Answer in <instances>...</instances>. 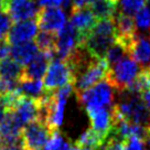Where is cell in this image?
<instances>
[{
  "label": "cell",
  "instance_id": "cell-1",
  "mask_svg": "<svg viewBox=\"0 0 150 150\" xmlns=\"http://www.w3.org/2000/svg\"><path fill=\"white\" fill-rule=\"evenodd\" d=\"M116 40V27L114 18L100 19L94 24L81 47L96 59H105L108 47Z\"/></svg>",
  "mask_w": 150,
  "mask_h": 150
},
{
  "label": "cell",
  "instance_id": "cell-2",
  "mask_svg": "<svg viewBox=\"0 0 150 150\" xmlns=\"http://www.w3.org/2000/svg\"><path fill=\"white\" fill-rule=\"evenodd\" d=\"M116 89L107 81H100L82 93L76 94L79 103L85 108H112L116 102Z\"/></svg>",
  "mask_w": 150,
  "mask_h": 150
},
{
  "label": "cell",
  "instance_id": "cell-3",
  "mask_svg": "<svg viewBox=\"0 0 150 150\" xmlns=\"http://www.w3.org/2000/svg\"><path fill=\"white\" fill-rule=\"evenodd\" d=\"M109 65L105 59L92 57L74 75L75 94L82 93L107 77Z\"/></svg>",
  "mask_w": 150,
  "mask_h": 150
},
{
  "label": "cell",
  "instance_id": "cell-4",
  "mask_svg": "<svg viewBox=\"0 0 150 150\" xmlns=\"http://www.w3.org/2000/svg\"><path fill=\"white\" fill-rule=\"evenodd\" d=\"M140 72V67L129 55L122 57L115 64L109 66L107 81L114 88L119 92L126 91L136 80L137 75Z\"/></svg>",
  "mask_w": 150,
  "mask_h": 150
},
{
  "label": "cell",
  "instance_id": "cell-5",
  "mask_svg": "<svg viewBox=\"0 0 150 150\" xmlns=\"http://www.w3.org/2000/svg\"><path fill=\"white\" fill-rule=\"evenodd\" d=\"M66 84H74V74L71 65L65 60L53 59L43 76V88L52 92Z\"/></svg>",
  "mask_w": 150,
  "mask_h": 150
},
{
  "label": "cell",
  "instance_id": "cell-6",
  "mask_svg": "<svg viewBox=\"0 0 150 150\" xmlns=\"http://www.w3.org/2000/svg\"><path fill=\"white\" fill-rule=\"evenodd\" d=\"M52 131L45 122L33 120L22 128V144L28 150H43Z\"/></svg>",
  "mask_w": 150,
  "mask_h": 150
},
{
  "label": "cell",
  "instance_id": "cell-7",
  "mask_svg": "<svg viewBox=\"0 0 150 150\" xmlns=\"http://www.w3.org/2000/svg\"><path fill=\"white\" fill-rule=\"evenodd\" d=\"M79 47H81L79 34L69 22L56 33L55 56L66 60Z\"/></svg>",
  "mask_w": 150,
  "mask_h": 150
},
{
  "label": "cell",
  "instance_id": "cell-8",
  "mask_svg": "<svg viewBox=\"0 0 150 150\" xmlns=\"http://www.w3.org/2000/svg\"><path fill=\"white\" fill-rule=\"evenodd\" d=\"M137 34L127 45V53L142 69L150 67V31Z\"/></svg>",
  "mask_w": 150,
  "mask_h": 150
},
{
  "label": "cell",
  "instance_id": "cell-9",
  "mask_svg": "<svg viewBox=\"0 0 150 150\" xmlns=\"http://www.w3.org/2000/svg\"><path fill=\"white\" fill-rule=\"evenodd\" d=\"M38 27L41 30L57 33L66 24V14L59 7H44L37 14Z\"/></svg>",
  "mask_w": 150,
  "mask_h": 150
},
{
  "label": "cell",
  "instance_id": "cell-10",
  "mask_svg": "<svg viewBox=\"0 0 150 150\" xmlns=\"http://www.w3.org/2000/svg\"><path fill=\"white\" fill-rule=\"evenodd\" d=\"M39 10L37 0H5L4 6V11L14 22L35 18Z\"/></svg>",
  "mask_w": 150,
  "mask_h": 150
},
{
  "label": "cell",
  "instance_id": "cell-11",
  "mask_svg": "<svg viewBox=\"0 0 150 150\" xmlns=\"http://www.w3.org/2000/svg\"><path fill=\"white\" fill-rule=\"evenodd\" d=\"M96 21L97 20L93 14V12L91 11L88 6L71 9L70 23L72 24V27L75 29V31L79 34L81 45H82V42L86 38V35L93 29Z\"/></svg>",
  "mask_w": 150,
  "mask_h": 150
},
{
  "label": "cell",
  "instance_id": "cell-12",
  "mask_svg": "<svg viewBox=\"0 0 150 150\" xmlns=\"http://www.w3.org/2000/svg\"><path fill=\"white\" fill-rule=\"evenodd\" d=\"M22 125L18 122L12 110H6L0 122V145H13L22 142Z\"/></svg>",
  "mask_w": 150,
  "mask_h": 150
},
{
  "label": "cell",
  "instance_id": "cell-13",
  "mask_svg": "<svg viewBox=\"0 0 150 150\" xmlns=\"http://www.w3.org/2000/svg\"><path fill=\"white\" fill-rule=\"evenodd\" d=\"M86 112L92 124V128L107 138L114 128L112 108H87Z\"/></svg>",
  "mask_w": 150,
  "mask_h": 150
},
{
  "label": "cell",
  "instance_id": "cell-14",
  "mask_svg": "<svg viewBox=\"0 0 150 150\" xmlns=\"http://www.w3.org/2000/svg\"><path fill=\"white\" fill-rule=\"evenodd\" d=\"M38 31H39V27H38L37 20L34 19L17 21L13 25H11L6 40L10 44L31 41L35 38Z\"/></svg>",
  "mask_w": 150,
  "mask_h": 150
},
{
  "label": "cell",
  "instance_id": "cell-15",
  "mask_svg": "<svg viewBox=\"0 0 150 150\" xmlns=\"http://www.w3.org/2000/svg\"><path fill=\"white\" fill-rule=\"evenodd\" d=\"M12 112L22 127L33 120H37L39 118V104L37 98L22 95L18 103L16 104Z\"/></svg>",
  "mask_w": 150,
  "mask_h": 150
},
{
  "label": "cell",
  "instance_id": "cell-16",
  "mask_svg": "<svg viewBox=\"0 0 150 150\" xmlns=\"http://www.w3.org/2000/svg\"><path fill=\"white\" fill-rule=\"evenodd\" d=\"M53 60L47 53L39 52L31 62L22 69L20 80H42L47 72L49 62Z\"/></svg>",
  "mask_w": 150,
  "mask_h": 150
},
{
  "label": "cell",
  "instance_id": "cell-17",
  "mask_svg": "<svg viewBox=\"0 0 150 150\" xmlns=\"http://www.w3.org/2000/svg\"><path fill=\"white\" fill-rule=\"evenodd\" d=\"M114 20L116 27V39L127 47L131 39L137 34L135 19L132 18V16L118 11L117 14L114 17Z\"/></svg>",
  "mask_w": 150,
  "mask_h": 150
},
{
  "label": "cell",
  "instance_id": "cell-18",
  "mask_svg": "<svg viewBox=\"0 0 150 150\" xmlns=\"http://www.w3.org/2000/svg\"><path fill=\"white\" fill-rule=\"evenodd\" d=\"M39 53L37 44L33 41H25V42L13 44L11 47V54L12 60L17 62L21 66H25L29 62L33 60V57Z\"/></svg>",
  "mask_w": 150,
  "mask_h": 150
},
{
  "label": "cell",
  "instance_id": "cell-19",
  "mask_svg": "<svg viewBox=\"0 0 150 150\" xmlns=\"http://www.w3.org/2000/svg\"><path fill=\"white\" fill-rule=\"evenodd\" d=\"M88 7L96 20L114 18L119 11L118 0H94Z\"/></svg>",
  "mask_w": 150,
  "mask_h": 150
},
{
  "label": "cell",
  "instance_id": "cell-20",
  "mask_svg": "<svg viewBox=\"0 0 150 150\" xmlns=\"http://www.w3.org/2000/svg\"><path fill=\"white\" fill-rule=\"evenodd\" d=\"M34 43L37 44L40 52L47 53L52 59L55 56V45H56V33L51 31L41 30L37 33L34 38Z\"/></svg>",
  "mask_w": 150,
  "mask_h": 150
},
{
  "label": "cell",
  "instance_id": "cell-21",
  "mask_svg": "<svg viewBox=\"0 0 150 150\" xmlns=\"http://www.w3.org/2000/svg\"><path fill=\"white\" fill-rule=\"evenodd\" d=\"M105 140H106L105 137L98 134L97 131H95L93 128H89L86 129L84 132H82V135L75 142V146L80 148L97 150Z\"/></svg>",
  "mask_w": 150,
  "mask_h": 150
},
{
  "label": "cell",
  "instance_id": "cell-22",
  "mask_svg": "<svg viewBox=\"0 0 150 150\" xmlns=\"http://www.w3.org/2000/svg\"><path fill=\"white\" fill-rule=\"evenodd\" d=\"M150 89V67H145L138 73L134 83L126 89L127 92L141 96Z\"/></svg>",
  "mask_w": 150,
  "mask_h": 150
},
{
  "label": "cell",
  "instance_id": "cell-23",
  "mask_svg": "<svg viewBox=\"0 0 150 150\" xmlns=\"http://www.w3.org/2000/svg\"><path fill=\"white\" fill-rule=\"evenodd\" d=\"M22 66L12 59H5L0 61V77L8 80L20 81L22 74Z\"/></svg>",
  "mask_w": 150,
  "mask_h": 150
},
{
  "label": "cell",
  "instance_id": "cell-24",
  "mask_svg": "<svg viewBox=\"0 0 150 150\" xmlns=\"http://www.w3.org/2000/svg\"><path fill=\"white\" fill-rule=\"evenodd\" d=\"M18 88L23 95L32 98L40 97L44 92L43 82L41 80H20Z\"/></svg>",
  "mask_w": 150,
  "mask_h": 150
},
{
  "label": "cell",
  "instance_id": "cell-25",
  "mask_svg": "<svg viewBox=\"0 0 150 150\" xmlns=\"http://www.w3.org/2000/svg\"><path fill=\"white\" fill-rule=\"evenodd\" d=\"M126 55H128L127 47L122 42L118 41L117 39H116L115 42L108 47L107 52L105 54V60H106L108 65L112 66V64H115L116 62L119 61L122 57Z\"/></svg>",
  "mask_w": 150,
  "mask_h": 150
},
{
  "label": "cell",
  "instance_id": "cell-26",
  "mask_svg": "<svg viewBox=\"0 0 150 150\" xmlns=\"http://www.w3.org/2000/svg\"><path fill=\"white\" fill-rule=\"evenodd\" d=\"M70 147V142L64 135L61 134L59 129H56L51 132V136L47 139L43 150H69Z\"/></svg>",
  "mask_w": 150,
  "mask_h": 150
},
{
  "label": "cell",
  "instance_id": "cell-27",
  "mask_svg": "<svg viewBox=\"0 0 150 150\" xmlns=\"http://www.w3.org/2000/svg\"><path fill=\"white\" fill-rule=\"evenodd\" d=\"M147 0H118V8H120V12L132 16L146 7Z\"/></svg>",
  "mask_w": 150,
  "mask_h": 150
},
{
  "label": "cell",
  "instance_id": "cell-28",
  "mask_svg": "<svg viewBox=\"0 0 150 150\" xmlns=\"http://www.w3.org/2000/svg\"><path fill=\"white\" fill-rule=\"evenodd\" d=\"M135 23L137 29L141 31H150V9L147 7L141 8L135 13Z\"/></svg>",
  "mask_w": 150,
  "mask_h": 150
},
{
  "label": "cell",
  "instance_id": "cell-29",
  "mask_svg": "<svg viewBox=\"0 0 150 150\" xmlns=\"http://www.w3.org/2000/svg\"><path fill=\"white\" fill-rule=\"evenodd\" d=\"M122 148H124V140L110 134L97 150H122Z\"/></svg>",
  "mask_w": 150,
  "mask_h": 150
},
{
  "label": "cell",
  "instance_id": "cell-30",
  "mask_svg": "<svg viewBox=\"0 0 150 150\" xmlns=\"http://www.w3.org/2000/svg\"><path fill=\"white\" fill-rule=\"evenodd\" d=\"M12 25V19L6 11H0V40H5Z\"/></svg>",
  "mask_w": 150,
  "mask_h": 150
},
{
  "label": "cell",
  "instance_id": "cell-31",
  "mask_svg": "<svg viewBox=\"0 0 150 150\" xmlns=\"http://www.w3.org/2000/svg\"><path fill=\"white\" fill-rule=\"evenodd\" d=\"M122 150H145L144 139L140 137H129L124 140Z\"/></svg>",
  "mask_w": 150,
  "mask_h": 150
},
{
  "label": "cell",
  "instance_id": "cell-32",
  "mask_svg": "<svg viewBox=\"0 0 150 150\" xmlns=\"http://www.w3.org/2000/svg\"><path fill=\"white\" fill-rule=\"evenodd\" d=\"M19 81H13V80H8V79H4L0 77V96L5 95L7 93H10L14 91L16 88H18Z\"/></svg>",
  "mask_w": 150,
  "mask_h": 150
},
{
  "label": "cell",
  "instance_id": "cell-33",
  "mask_svg": "<svg viewBox=\"0 0 150 150\" xmlns=\"http://www.w3.org/2000/svg\"><path fill=\"white\" fill-rule=\"evenodd\" d=\"M11 54V47L7 40H0V61L8 59Z\"/></svg>",
  "mask_w": 150,
  "mask_h": 150
},
{
  "label": "cell",
  "instance_id": "cell-34",
  "mask_svg": "<svg viewBox=\"0 0 150 150\" xmlns=\"http://www.w3.org/2000/svg\"><path fill=\"white\" fill-rule=\"evenodd\" d=\"M38 5L41 8L44 7H60L64 4V0H37Z\"/></svg>",
  "mask_w": 150,
  "mask_h": 150
},
{
  "label": "cell",
  "instance_id": "cell-35",
  "mask_svg": "<svg viewBox=\"0 0 150 150\" xmlns=\"http://www.w3.org/2000/svg\"><path fill=\"white\" fill-rule=\"evenodd\" d=\"M0 150H28L22 142L13 144V145H0Z\"/></svg>",
  "mask_w": 150,
  "mask_h": 150
},
{
  "label": "cell",
  "instance_id": "cell-36",
  "mask_svg": "<svg viewBox=\"0 0 150 150\" xmlns=\"http://www.w3.org/2000/svg\"><path fill=\"white\" fill-rule=\"evenodd\" d=\"M141 98L144 100L146 107L148 108V110L150 112V89L147 91V92H145V93L141 95Z\"/></svg>",
  "mask_w": 150,
  "mask_h": 150
},
{
  "label": "cell",
  "instance_id": "cell-37",
  "mask_svg": "<svg viewBox=\"0 0 150 150\" xmlns=\"http://www.w3.org/2000/svg\"><path fill=\"white\" fill-rule=\"evenodd\" d=\"M4 115H5V110H4V108L0 106V122H1L2 118H4Z\"/></svg>",
  "mask_w": 150,
  "mask_h": 150
},
{
  "label": "cell",
  "instance_id": "cell-38",
  "mask_svg": "<svg viewBox=\"0 0 150 150\" xmlns=\"http://www.w3.org/2000/svg\"><path fill=\"white\" fill-rule=\"evenodd\" d=\"M4 6H5V0H0V11L4 10Z\"/></svg>",
  "mask_w": 150,
  "mask_h": 150
},
{
  "label": "cell",
  "instance_id": "cell-39",
  "mask_svg": "<svg viewBox=\"0 0 150 150\" xmlns=\"http://www.w3.org/2000/svg\"><path fill=\"white\" fill-rule=\"evenodd\" d=\"M93 1H94V0H88V5L91 4V2H93Z\"/></svg>",
  "mask_w": 150,
  "mask_h": 150
},
{
  "label": "cell",
  "instance_id": "cell-40",
  "mask_svg": "<svg viewBox=\"0 0 150 150\" xmlns=\"http://www.w3.org/2000/svg\"><path fill=\"white\" fill-rule=\"evenodd\" d=\"M149 9H150V8H149Z\"/></svg>",
  "mask_w": 150,
  "mask_h": 150
}]
</instances>
